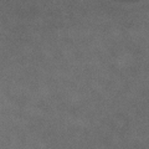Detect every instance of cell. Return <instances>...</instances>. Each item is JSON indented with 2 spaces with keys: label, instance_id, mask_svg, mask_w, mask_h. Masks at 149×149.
<instances>
[]
</instances>
